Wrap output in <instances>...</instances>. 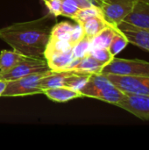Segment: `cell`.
Returning a JSON list of instances; mask_svg holds the SVG:
<instances>
[{"instance_id":"obj_8","label":"cell","mask_w":149,"mask_h":150,"mask_svg":"<svg viewBox=\"0 0 149 150\" xmlns=\"http://www.w3.org/2000/svg\"><path fill=\"white\" fill-rule=\"evenodd\" d=\"M116 106L142 120H149V96L125 94Z\"/></svg>"},{"instance_id":"obj_26","label":"cell","mask_w":149,"mask_h":150,"mask_svg":"<svg viewBox=\"0 0 149 150\" xmlns=\"http://www.w3.org/2000/svg\"><path fill=\"white\" fill-rule=\"evenodd\" d=\"M44 3L47 5L50 14L56 18L61 16V0H47Z\"/></svg>"},{"instance_id":"obj_17","label":"cell","mask_w":149,"mask_h":150,"mask_svg":"<svg viewBox=\"0 0 149 150\" xmlns=\"http://www.w3.org/2000/svg\"><path fill=\"white\" fill-rule=\"evenodd\" d=\"M71 45L69 44L68 40H59L54 38H49L47 45L46 47L44 52V58L47 60L52 55L65 52L71 48Z\"/></svg>"},{"instance_id":"obj_30","label":"cell","mask_w":149,"mask_h":150,"mask_svg":"<svg viewBox=\"0 0 149 150\" xmlns=\"http://www.w3.org/2000/svg\"><path fill=\"white\" fill-rule=\"evenodd\" d=\"M43 1H44V2H45V1H47V0H43Z\"/></svg>"},{"instance_id":"obj_7","label":"cell","mask_w":149,"mask_h":150,"mask_svg":"<svg viewBox=\"0 0 149 150\" xmlns=\"http://www.w3.org/2000/svg\"><path fill=\"white\" fill-rule=\"evenodd\" d=\"M105 75L125 94L149 96V76H132L114 74Z\"/></svg>"},{"instance_id":"obj_6","label":"cell","mask_w":149,"mask_h":150,"mask_svg":"<svg viewBox=\"0 0 149 150\" xmlns=\"http://www.w3.org/2000/svg\"><path fill=\"white\" fill-rule=\"evenodd\" d=\"M137 0H103L100 9L105 21L117 27L132 11Z\"/></svg>"},{"instance_id":"obj_20","label":"cell","mask_w":149,"mask_h":150,"mask_svg":"<svg viewBox=\"0 0 149 150\" xmlns=\"http://www.w3.org/2000/svg\"><path fill=\"white\" fill-rule=\"evenodd\" d=\"M127 44H128V41H127L126 38L117 27L115 35H114L108 48H109V51L111 52V54L113 56H116L127 46Z\"/></svg>"},{"instance_id":"obj_18","label":"cell","mask_w":149,"mask_h":150,"mask_svg":"<svg viewBox=\"0 0 149 150\" xmlns=\"http://www.w3.org/2000/svg\"><path fill=\"white\" fill-rule=\"evenodd\" d=\"M75 25L68 21H62L60 23H55L51 30L50 38L59 39V40H68L74 28Z\"/></svg>"},{"instance_id":"obj_27","label":"cell","mask_w":149,"mask_h":150,"mask_svg":"<svg viewBox=\"0 0 149 150\" xmlns=\"http://www.w3.org/2000/svg\"><path fill=\"white\" fill-rule=\"evenodd\" d=\"M6 85H7V81L0 79V97H2L4 91H5Z\"/></svg>"},{"instance_id":"obj_9","label":"cell","mask_w":149,"mask_h":150,"mask_svg":"<svg viewBox=\"0 0 149 150\" xmlns=\"http://www.w3.org/2000/svg\"><path fill=\"white\" fill-rule=\"evenodd\" d=\"M125 35L128 43L139 47L149 52V31L134 26L127 22L122 21L117 26Z\"/></svg>"},{"instance_id":"obj_2","label":"cell","mask_w":149,"mask_h":150,"mask_svg":"<svg viewBox=\"0 0 149 150\" xmlns=\"http://www.w3.org/2000/svg\"><path fill=\"white\" fill-rule=\"evenodd\" d=\"M80 92L83 97L96 98L114 105L125 96V93L117 88L103 73L90 75Z\"/></svg>"},{"instance_id":"obj_23","label":"cell","mask_w":149,"mask_h":150,"mask_svg":"<svg viewBox=\"0 0 149 150\" xmlns=\"http://www.w3.org/2000/svg\"><path fill=\"white\" fill-rule=\"evenodd\" d=\"M89 54H90L93 58H95L97 62H101L105 66L115 57L111 54V52L109 51V48H106V47L90 48Z\"/></svg>"},{"instance_id":"obj_12","label":"cell","mask_w":149,"mask_h":150,"mask_svg":"<svg viewBox=\"0 0 149 150\" xmlns=\"http://www.w3.org/2000/svg\"><path fill=\"white\" fill-rule=\"evenodd\" d=\"M43 94L46 95L50 100L57 103H66L76 98H83L79 91L73 90L67 86H59L45 89Z\"/></svg>"},{"instance_id":"obj_1","label":"cell","mask_w":149,"mask_h":150,"mask_svg":"<svg viewBox=\"0 0 149 150\" xmlns=\"http://www.w3.org/2000/svg\"><path fill=\"white\" fill-rule=\"evenodd\" d=\"M56 17L47 14L38 19L14 23L0 29V39L25 56L44 58Z\"/></svg>"},{"instance_id":"obj_10","label":"cell","mask_w":149,"mask_h":150,"mask_svg":"<svg viewBox=\"0 0 149 150\" xmlns=\"http://www.w3.org/2000/svg\"><path fill=\"white\" fill-rule=\"evenodd\" d=\"M123 21L149 31V2L137 0L133 9Z\"/></svg>"},{"instance_id":"obj_15","label":"cell","mask_w":149,"mask_h":150,"mask_svg":"<svg viewBox=\"0 0 149 150\" xmlns=\"http://www.w3.org/2000/svg\"><path fill=\"white\" fill-rule=\"evenodd\" d=\"M25 57L26 56L15 50H2L0 52V71H5L13 68Z\"/></svg>"},{"instance_id":"obj_28","label":"cell","mask_w":149,"mask_h":150,"mask_svg":"<svg viewBox=\"0 0 149 150\" xmlns=\"http://www.w3.org/2000/svg\"><path fill=\"white\" fill-rule=\"evenodd\" d=\"M97 5H98L99 7H100V4H101V3L103 2V0H92Z\"/></svg>"},{"instance_id":"obj_3","label":"cell","mask_w":149,"mask_h":150,"mask_svg":"<svg viewBox=\"0 0 149 150\" xmlns=\"http://www.w3.org/2000/svg\"><path fill=\"white\" fill-rule=\"evenodd\" d=\"M52 72L53 70L34 73L16 80L7 81V85L2 97H24L43 94V90L40 85V80Z\"/></svg>"},{"instance_id":"obj_24","label":"cell","mask_w":149,"mask_h":150,"mask_svg":"<svg viewBox=\"0 0 149 150\" xmlns=\"http://www.w3.org/2000/svg\"><path fill=\"white\" fill-rule=\"evenodd\" d=\"M79 10L80 7L76 0H61V16H64L73 19Z\"/></svg>"},{"instance_id":"obj_22","label":"cell","mask_w":149,"mask_h":150,"mask_svg":"<svg viewBox=\"0 0 149 150\" xmlns=\"http://www.w3.org/2000/svg\"><path fill=\"white\" fill-rule=\"evenodd\" d=\"M90 50V39L84 36L80 41L72 47V51L75 59H81L89 54Z\"/></svg>"},{"instance_id":"obj_16","label":"cell","mask_w":149,"mask_h":150,"mask_svg":"<svg viewBox=\"0 0 149 150\" xmlns=\"http://www.w3.org/2000/svg\"><path fill=\"white\" fill-rule=\"evenodd\" d=\"M117 31V27L109 25L100 33L90 40V48L106 47L108 48Z\"/></svg>"},{"instance_id":"obj_25","label":"cell","mask_w":149,"mask_h":150,"mask_svg":"<svg viewBox=\"0 0 149 150\" xmlns=\"http://www.w3.org/2000/svg\"><path fill=\"white\" fill-rule=\"evenodd\" d=\"M84 36H85V34H84V31L83 29V26L81 25V24L76 23L74 26L69 37H68V42L71 45V47H73L78 41H80Z\"/></svg>"},{"instance_id":"obj_5","label":"cell","mask_w":149,"mask_h":150,"mask_svg":"<svg viewBox=\"0 0 149 150\" xmlns=\"http://www.w3.org/2000/svg\"><path fill=\"white\" fill-rule=\"evenodd\" d=\"M48 70L51 69H49L46 59L26 56L13 68L5 71H0V79L5 81L16 80L31 74L46 72Z\"/></svg>"},{"instance_id":"obj_11","label":"cell","mask_w":149,"mask_h":150,"mask_svg":"<svg viewBox=\"0 0 149 150\" xmlns=\"http://www.w3.org/2000/svg\"><path fill=\"white\" fill-rule=\"evenodd\" d=\"M104 67V64L97 62L95 58L88 54L81 59H75L66 70H73L77 73L92 75L101 73Z\"/></svg>"},{"instance_id":"obj_19","label":"cell","mask_w":149,"mask_h":150,"mask_svg":"<svg viewBox=\"0 0 149 150\" xmlns=\"http://www.w3.org/2000/svg\"><path fill=\"white\" fill-rule=\"evenodd\" d=\"M90 76V75H86V74L75 72L74 74L70 75L69 76H68L65 79L64 86H67V87H69V88H71L73 90L80 91V90L87 83Z\"/></svg>"},{"instance_id":"obj_29","label":"cell","mask_w":149,"mask_h":150,"mask_svg":"<svg viewBox=\"0 0 149 150\" xmlns=\"http://www.w3.org/2000/svg\"><path fill=\"white\" fill-rule=\"evenodd\" d=\"M144 1H148V2H149V0H144Z\"/></svg>"},{"instance_id":"obj_4","label":"cell","mask_w":149,"mask_h":150,"mask_svg":"<svg viewBox=\"0 0 149 150\" xmlns=\"http://www.w3.org/2000/svg\"><path fill=\"white\" fill-rule=\"evenodd\" d=\"M101 73L132 76H149V62L139 59L114 57L103 68Z\"/></svg>"},{"instance_id":"obj_14","label":"cell","mask_w":149,"mask_h":150,"mask_svg":"<svg viewBox=\"0 0 149 150\" xmlns=\"http://www.w3.org/2000/svg\"><path fill=\"white\" fill-rule=\"evenodd\" d=\"M79 24H81V25L83 26L85 36H87L90 40L110 25L102 16L89 18Z\"/></svg>"},{"instance_id":"obj_21","label":"cell","mask_w":149,"mask_h":150,"mask_svg":"<svg viewBox=\"0 0 149 150\" xmlns=\"http://www.w3.org/2000/svg\"><path fill=\"white\" fill-rule=\"evenodd\" d=\"M95 16H102V11L100 9V7L98 5H92L90 7H86V8H82L80 9L77 13L76 14L75 18H73L76 23H81L83 21H84L85 19L91 18V17H95Z\"/></svg>"},{"instance_id":"obj_13","label":"cell","mask_w":149,"mask_h":150,"mask_svg":"<svg viewBox=\"0 0 149 150\" xmlns=\"http://www.w3.org/2000/svg\"><path fill=\"white\" fill-rule=\"evenodd\" d=\"M75 57L73 54L72 47L68 50L52 55L51 57L47 58L46 61L49 69L53 71H61L66 70L74 62Z\"/></svg>"}]
</instances>
